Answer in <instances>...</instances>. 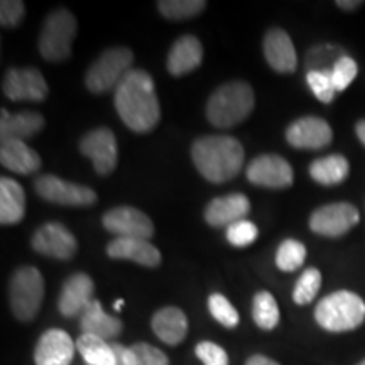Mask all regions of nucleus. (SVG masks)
Segmentation results:
<instances>
[{
  "label": "nucleus",
  "instance_id": "obj_12",
  "mask_svg": "<svg viewBox=\"0 0 365 365\" xmlns=\"http://www.w3.org/2000/svg\"><path fill=\"white\" fill-rule=\"evenodd\" d=\"M103 227L117 239L149 240L154 235L153 220L143 210L134 207H117L102 217Z\"/></svg>",
  "mask_w": 365,
  "mask_h": 365
},
{
  "label": "nucleus",
  "instance_id": "obj_25",
  "mask_svg": "<svg viewBox=\"0 0 365 365\" xmlns=\"http://www.w3.org/2000/svg\"><path fill=\"white\" fill-rule=\"evenodd\" d=\"M26 215V193L21 182L4 176L0 180V223L16 225Z\"/></svg>",
  "mask_w": 365,
  "mask_h": 365
},
{
  "label": "nucleus",
  "instance_id": "obj_26",
  "mask_svg": "<svg viewBox=\"0 0 365 365\" xmlns=\"http://www.w3.org/2000/svg\"><path fill=\"white\" fill-rule=\"evenodd\" d=\"M80 327L83 333L100 336L103 340H110L115 339L117 335H120L124 323L118 318L105 313L100 301L93 299L90 307L80 317Z\"/></svg>",
  "mask_w": 365,
  "mask_h": 365
},
{
  "label": "nucleus",
  "instance_id": "obj_2",
  "mask_svg": "<svg viewBox=\"0 0 365 365\" xmlns=\"http://www.w3.org/2000/svg\"><path fill=\"white\" fill-rule=\"evenodd\" d=\"M191 159L205 180L220 185L239 175L245 153L234 137L203 135L191 145Z\"/></svg>",
  "mask_w": 365,
  "mask_h": 365
},
{
  "label": "nucleus",
  "instance_id": "obj_14",
  "mask_svg": "<svg viewBox=\"0 0 365 365\" xmlns=\"http://www.w3.org/2000/svg\"><path fill=\"white\" fill-rule=\"evenodd\" d=\"M31 245L36 252L46 257L58 259V261H68L76 254L78 242L63 223L48 222L41 225L34 232Z\"/></svg>",
  "mask_w": 365,
  "mask_h": 365
},
{
  "label": "nucleus",
  "instance_id": "obj_32",
  "mask_svg": "<svg viewBox=\"0 0 365 365\" xmlns=\"http://www.w3.org/2000/svg\"><path fill=\"white\" fill-rule=\"evenodd\" d=\"M345 56L344 49L340 46L322 44L314 46L307 54L308 71H331L333 66L339 63V59Z\"/></svg>",
  "mask_w": 365,
  "mask_h": 365
},
{
  "label": "nucleus",
  "instance_id": "obj_42",
  "mask_svg": "<svg viewBox=\"0 0 365 365\" xmlns=\"http://www.w3.org/2000/svg\"><path fill=\"white\" fill-rule=\"evenodd\" d=\"M113 352H115V359H117V365H127L125 362V349L127 346L120 345V344H112Z\"/></svg>",
  "mask_w": 365,
  "mask_h": 365
},
{
  "label": "nucleus",
  "instance_id": "obj_13",
  "mask_svg": "<svg viewBox=\"0 0 365 365\" xmlns=\"http://www.w3.org/2000/svg\"><path fill=\"white\" fill-rule=\"evenodd\" d=\"M2 91L12 102H43L49 88L38 68H11L4 76Z\"/></svg>",
  "mask_w": 365,
  "mask_h": 365
},
{
  "label": "nucleus",
  "instance_id": "obj_21",
  "mask_svg": "<svg viewBox=\"0 0 365 365\" xmlns=\"http://www.w3.org/2000/svg\"><path fill=\"white\" fill-rule=\"evenodd\" d=\"M107 254L112 259H129L144 267H158L163 261L159 249L143 239H113L107 245Z\"/></svg>",
  "mask_w": 365,
  "mask_h": 365
},
{
  "label": "nucleus",
  "instance_id": "obj_30",
  "mask_svg": "<svg viewBox=\"0 0 365 365\" xmlns=\"http://www.w3.org/2000/svg\"><path fill=\"white\" fill-rule=\"evenodd\" d=\"M307 247L299 240L286 239L276 250V266L282 272H293L307 261Z\"/></svg>",
  "mask_w": 365,
  "mask_h": 365
},
{
  "label": "nucleus",
  "instance_id": "obj_23",
  "mask_svg": "<svg viewBox=\"0 0 365 365\" xmlns=\"http://www.w3.org/2000/svg\"><path fill=\"white\" fill-rule=\"evenodd\" d=\"M153 331L164 344L180 345L188 333V318L176 307H164L154 313L150 322Z\"/></svg>",
  "mask_w": 365,
  "mask_h": 365
},
{
  "label": "nucleus",
  "instance_id": "obj_45",
  "mask_svg": "<svg viewBox=\"0 0 365 365\" xmlns=\"http://www.w3.org/2000/svg\"><path fill=\"white\" fill-rule=\"evenodd\" d=\"M122 304H124V299H118V301H117V303H115V304H113V308H115V309H117V312H120V309H122Z\"/></svg>",
  "mask_w": 365,
  "mask_h": 365
},
{
  "label": "nucleus",
  "instance_id": "obj_7",
  "mask_svg": "<svg viewBox=\"0 0 365 365\" xmlns=\"http://www.w3.org/2000/svg\"><path fill=\"white\" fill-rule=\"evenodd\" d=\"M132 63H134V54L129 48L118 46L107 49L86 71V88L91 93H107L112 88H117L127 73L132 70Z\"/></svg>",
  "mask_w": 365,
  "mask_h": 365
},
{
  "label": "nucleus",
  "instance_id": "obj_38",
  "mask_svg": "<svg viewBox=\"0 0 365 365\" xmlns=\"http://www.w3.org/2000/svg\"><path fill=\"white\" fill-rule=\"evenodd\" d=\"M357 63L354 61V58L350 56H345L339 59V63H336L335 66H333L331 70V78H333V83H335V88L336 91H344L345 88H349L350 83L355 80V76H357Z\"/></svg>",
  "mask_w": 365,
  "mask_h": 365
},
{
  "label": "nucleus",
  "instance_id": "obj_31",
  "mask_svg": "<svg viewBox=\"0 0 365 365\" xmlns=\"http://www.w3.org/2000/svg\"><path fill=\"white\" fill-rule=\"evenodd\" d=\"M205 0H161L158 11L170 21H186L205 11Z\"/></svg>",
  "mask_w": 365,
  "mask_h": 365
},
{
  "label": "nucleus",
  "instance_id": "obj_35",
  "mask_svg": "<svg viewBox=\"0 0 365 365\" xmlns=\"http://www.w3.org/2000/svg\"><path fill=\"white\" fill-rule=\"evenodd\" d=\"M208 309L210 313H212V317L225 328H235L240 323L239 312H237L234 304L220 293H213L210 296Z\"/></svg>",
  "mask_w": 365,
  "mask_h": 365
},
{
  "label": "nucleus",
  "instance_id": "obj_29",
  "mask_svg": "<svg viewBox=\"0 0 365 365\" xmlns=\"http://www.w3.org/2000/svg\"><path fill=\"white\" fill-rule=\"evenodd\" d=\"M252 318L255 325L262 330H274L279 325V307L269 291H259L252 301Z\"/></svg>",
  "mask_w": 365,
  "mask_h": 365
},
{
  "label": "nucleus",
  "instance_id": "obj_20",
  "mask_svg": "<svg viewBox=\"0 0 365 365\" xmlns=\"http://www.w3.org/2000/svg\"><path fill=\"white\" fill-rule=\"evenodd\" d=\"M203 61V46L198 38L191 34L181 36L176 43L171 46L168 54L166 68L173 76L188 75L196 70Z\"/></svg>",
  "mask_w": 365,
  "mask_h": 365
},
{
  "label": "nucleus",
  "instance_id": "obj_3",
  "mask_svg": "<svg viewBox=\"0 0 365 365\" xmlns=\"http://www.w3.org/2000/svg\"><path fill=\"white\" fill-rule=\"evenodd\" d=\"M252 86L245 81H228L218 86L207 102V118L218 129H230L247 120L254 110Z\"/></svg>",
  "mask_w": 365,
  "mask_h": 365
},
{
  "label": "nucleus",
  "instance_id": "obj_43",
  "mask_svg": "<svg viewBox=\"0 0 365 365\" xmlns=\"http://www.w3.org/2000/svg\"><path fill=\"white\" fill-rule=\"evenodd\" d=\"M362 4L364 2H359V0H352V2H350V0H339V2H336V6H339L340 9H344V11H355V9H359Z\"/></svg>",
  "mask_w": 365,
  "mask_h": 365
},
{
  "label": "nucleus",
  "instance_id": "obj_19",
  "mask_svg": "<svg viewBox=\"0 0 365 365\" xmlns=\"http://www.w3.org/2000/svg\"><path fill=\"white\" fill-rule=\"evenodd\" d=\"M267 65L277 73H294L298 68V54L289 34L282 29H271L262 43Z\"/></svg>",
  "mask_w": 365,
  "mask_h": 365
},
{
  "label": "nucleus",
  "instance_id": "obj_33",
  "mask_svg": "<svg viewBox=\"0 0 365 365\" xmlns=\"http://www.w3.org/2000/svg\"><path fill=\"white\" fill-rule=\"evenodd\" d=\"M319 287H322V272L314 267L307 269V271L301 274V277L294 286V303L299 304V307L309 304L314 298H317Z\"/></svg>",
  "mask_w": 365,
  "mask_h": 365
},
{
  "label": "nucleus",
  "instance_id": "obj_28",
  "mask_svg": "<svg viewBox=\"0 0 365 365\" xmlns=\"http://www.w3.org/2000/svg\"><path fill=\"white\" fill-rule=\"evenodd\" d=\"M76 349L88 365H117L112 344H107V340L100 336L83 333L76 340Z\"/></svg>",
  "mask_w": 365,
  "mask_h": 365
},
{
  "label": "nucleus",
  "instance_id": "obj_17",
  "mask_svg": "<svg viewBox=\"0 0 365 365\" xmlns=\"http://www.w3.org/2000/svg\"><path fill=\"white\" fill-rule=\"evenodd\" d=\"M75 341L65 330L53 328L44 331L36 345V365H71L75 357Z\"/></svg>",
  "mask_w": 365,
  "mask_h": 365
},
{
  "label": "nucleus",
  "instance_id": "obj_24",
  "mask_svg": "<svg viewBox=\"0 0 365 365\" xmlns=\"http://www.w3.org/2000/svg\"><path fill=\"white\" fill-rule=\"evenodd\" d=\"M0 163L17 175H33L41 168V158L24 140H6L0 144Z\"/></svg>",
  "mask_w": 365,
  "mask_h": 365
},
{
  "label": "nucleus",
  "instance_id": "obj_8",
  "mask_svg": "<svg viewBox=\"0 0 365 365\" xmlns=\"http://www.w3.org/2000/svg\"><path fill=\"white\" fill-rule=\"evenodd\" d=\"M34 190L44 202L63 207H90L98 196L88 186L71 182L54 175H43L34 181Z\"/></svg>",
  "mask_w": 365,
  "mask_h": 365
},
{
  "label": "nucleus",
  "instance_id": "obj_10",
  "mask_svg": "<svg viewBox=\"0 0 365 365\" xmlns=\"http://www.w3.org/2000/svg\"><path fill=\"white\" fill-rule=\"evenodd\" d=\"M80 153L93 163L100 176H108L117 168V139L108 127H98L81 137Z\"/></svg>",
  "mask_w": 365,
  "mask_h": 365
},
{
  "label": "nucleus",
  "instance_id": "obj_18",
  "mask_svg": "<svg viewBox=\"0 0 365 365\" xmlns=\"http://www.w3.org/2000/svg\"><path fill=\"white\" fill-rule=\"evenodd\" d=\"M250 212V202L245 195L230 193L218 196L205 208V220L212 227H230L234 223L245 220Z\"/></svg>",
  "mask_w": 365,
  "mask_h": 365
},
{
  "label": "nucleus",
  "instance_id": "obj_41",
  "mask_svg": "<svg viewBox=\"0 0 365 365\" xmlns=\"http://www.w3.org/2000/svg\"><path fill=\"white\" fill-rule=\"evenodd\" d=\"M245 365H279L276 360L266 357V355H252Z\"/></svg>",
  "mask_w": 365,
  "mask_h": 365
},
{
  "label": "nucleus",
  "instance_id": "obj_11",
  "mask_svg": "<svg viewBox=\"0 0 365 365\" xmlns=\"http://www.w3.org/2000/svg\"><path fill=\"white\" fill-rule=\"evenodd\" d=\"M247 180L255 186L271 190L289 188L294 181V171L284 158L277 154H262L254 158L245 170Z\"/></svg>",
  "mask_w": 365,
  "mask_h": 365
},
{
  "label": "nucleus",
  "instance_id": "obj_6",
  "mask_svg": "<svg viewBox=\"0 0 365 365\" xmlns=\"http://www.w3.org/2000/svg\"><path fill=\"white\" fill-rule=\"evenodd\" d=\"M9 299L14 317L19 322H31L38 317L44 299L43 274L33 266H24L12 274Z\"/></svg>",
  "mask_w": 365,
  "mask_h": 365
},
{
  "label": "nucleus",
  "instance_id": "obj_40",
  "mask_svg": "<svg viewBox=\"0 0 365 365\" xmlns=\"http://www.w3.org/2000/svg\"><path fill=\"white\" fill-rule=\"evenodd\" d=\"M24 2L21 0H4L0 4V24L4 27H16L24 19Z\"/></svg>",
  "mask_w": 365,
  "mask_h": 365
},
{
  "label": "nucleus",
  "instance_id": "obj_5",
  "mask_svg": "<svg viewBox=\"0 0 365 365\" xmlns=\"http://www.w3.org/2000/svg\"><path fill=\"white\" fill-rule=\"evenodd\" d=\"M75 16L66 9H56L46 17L39 34V53L46 61L61 63L71 56V44L75 41Z\"/></svg>",
  "mask_w": 365,
  "mask_h": 365
},
{
  "label": "nucleus",
  "instance_id": "obj_4",
  "mask_svg": "<svg viewBox=\"0 0 365 365\" xmlns=\"http://www.w3.org/2000/svg\"><path fill=\"white\" fill-rule=\"evenodd\" d=\"M314 319L331 333L355 330L365 322V301L352 291H336L317 304Z\"/></svg>",
  "mask_w": 365,
  "mask_h": 365
},
{
  "label": "nucleus",
  "instance_id": "obj_46",
  "mask_svg": "<svg viewBox=\"0 0 365 365\" xmlns=\"http://www.w3.org/2000/svg\"><path fill=\"white\" fill-rule=\"evenodd\" d=\"M357 365H365V359L362 360V362H360V364H357Z\"/></svg>",
  "mask_w": 365,
  "mask_h": 365
},
{
  "label": "nucleus",
  "instance_id": "obj_37",
  "mask_svg": "<svg viewBox=\"0 0 365 365\" xmlns=\"http://www.w3.org/2000/svg\"><path fill=\"white\" fill-rule=\"evenodd\" d=\"M259 235V228L255 223L245 220H240L227 228V240L230 242L235 247H247V245L254 244Z\"/></svg>",
  "mask_w": 365,
  "mask_h": 365
},
{
  "label": "nucleus",
  "instance_id": "obj_39",
  "mask_svg": "<svg viewBox=\"0 0 365 365\" xmlns=\"http://www.w3.org/2000/svg\"><path fill=\"white\" fill-rule=\"evenodd\" d=\"M195 354L205 365H228L227 352L213 341H200L196 345Z\"/></svg>",
  "mask_w": 365,
  "mask_h": 365
},
{
  "label": "nucleus",
  "instance_id": "obj_16",
  "mask_svg": "<svg viewBox=\"0 0 365 365\" xmlns=\"http://www.w3.org/2000/svg\"><path fill=\"white\" fill-rule=\"evenodd\" d=\"M95 284L91 277L85 272H76L68 277L61 286L58 298V309L63 317H81L93 301Z\"/></svg>",
  "mask_w": 365,
  "mask_h": 365
},
{
  "label": "nucleus",
  "instance_id": "obj_15",
  "mask_svg": "<svg viewBox=\"0 0 365 365\" xmlns=\"http://www.w3.org/2000/svg\"><path fill=\"white\" fill-rule=\"evenodd\" d=\"M286 140L296 149L318 150L330 145L333 130L327 120L319 117H301L287 127Z\"/></svg>",
  "mask_w": 365,
  "mask_h": 365
},
{
  "label": "nucleus",
  "instance_id": "obj_36",
  "mask_svg": "<svg viewBox=\"0 0 365 365\" xmlns=\"http://www.w3.org/2000/svg\"><path fill=\"white\" fill-rule=\"evenodd\" d=\"M307 81L313 91V95L319 102L330 103L335 98L336 88L335 83H333L331 71H308Z\"/></svg>",
  "mask_w": 365,
  "mask_h": 365
},
{
  "label": "nucleus",
  "instance_id": "obj_44",
  "mask_svg": "<svg viewBox=\"0 0 365 365\" xmlns=\"http://www.w3.org/2000/svg\"><path fill=\"white\" fill-rule=\"evenodd\" d=\"M355 134H357L359 140L365 145V120H359L355 125Z\"/></svg>",
  "mask_w": 365,
  "mask_h": 365
},
{
  "label": "nucleus",
  "instance_id": "obj_9",
  "mask_svg": "<svg viewBox=\"0 0 365 365\" xmlns=\"http://www.w3.org/2000/svg\"><path fill=\"white\" fill-rule=\"evenodd\" d=\"M360 220L359 210L352 203H330L314 210L309 217V228L323 237H341Z\"/></svg>",
  "mask_w": 365,
  "mask_h": 365
},
{
  "label": "nucleus",
  "instance_id": "obj_22",
  "mask_svg": "<svg viewBox=\"0 0 365 365\" xmlns=\"http://www.w3.org/2000/svg\"><path fill=\"white\" fill-rule=\"evenodd\" d=\"M44 127V117L38 112L9 113L2 108L0 117V140H26L39 134Z\"/></svg>",
  "mask_w": 365,
  "mask_h": 365
},
{
  "label": "nucleus",
  "instance_id": "obj_27",
  "mask_svg": "<svg viewBox=\"0 0 365 365\" xmlns=\"http://www.w3.org/2000/svg\"><path fill=\"white\" fill-rule=\"evenodd\" d=\"M350 164L341 154H330V156L314 159L309 166V176L318 185L333 186L344 182L349 178Z\"/></svg>",
  "mask_w": 365,
  "mask_h": 365
},
{
  "label": "nucleus",
  "instance_id": "obj_34",
  "mask_svg": "<svg viewBox=\"0 0 365 365\" xmlns=\"http://www.w3.org/2000/svg\"><path fill=\"white\" fill-rule=\"evenodd\" d=\"M127 365H170L163 350L149 344H134L125 349Z\"/></svg>",
  "mask_w": 365,
  "mask_h": 365
},
{
  "label": "nucleus",
  "instance_id": "obj_1",
  "mask_svg": "<svg viewBox=\"0 0 365 365\" xmlns=\"http://www.w3.org/2000/svg\"><path fill=\"white\" fill-rule=\"evenodd\" d=\"M115 110L132 132L145 134L159 124L161 107L156 86L144 70H130L115 88Z\"/></svg>",
  "mask_w": 365,
  "mask_h": 365
}]
</instances>
